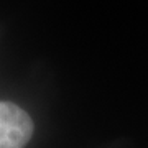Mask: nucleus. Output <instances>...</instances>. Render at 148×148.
I'll list each match as a JSON object with an SVG mask.
<instances>
[{
  "label": "nucleus",
  "mask_w": 148,
  "mask_h": 148,
  "mask_svg": "<svg viewBox=\"0 0 148 148\" xmlns=\"http://www.w3.org/2000/svg\"><path fill=\"white\" fill-rule=\"evenodd\" d=\"M33 135V122L21 107L0 101V148H23Z\"/></svg>",
  "instance_id": "obj_1"
}]
</instances>
